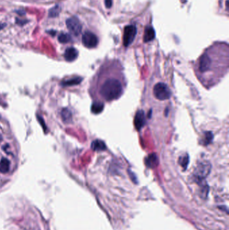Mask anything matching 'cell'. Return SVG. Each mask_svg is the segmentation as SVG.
<instances>
[{
    "mask_svg": "<svg viewBox=\"0 0 229 230\" xmlns=\"http://www.w3.org/2000/svg\"><path fill=\"white\" fill-rule=\"evenodd\" d=\"M99 91L101 97L108 102L117 100L123 92L122 81L116 77H107L100 85Z\"/></svg>",
    "mask_w": 229,
    "mask_h": 230,
    "instance_id": "cell-1",
    "label": "cell"
},
{
    "mask_svg": "<svg viewBox=\"0 0 229 230\" xmlns=\"http://www.w3.org/2000/svg\"><path fill=\"white\" fill-rule=\"evenodd\" d=\"M155 97L159 100H168L171 97V91L169 87L164 83H158L153 88Z\"/></svg>",
    "mask_w": 229,
    "mask_h": 230,
    "instance_id": "cell-2",
    "label": "cell"
},
{
    "mask_svg": "<svg viewBox=\"0 0 229 230\" xmlns=\"http://www.w3.org/2000/svg\"><path fill=\"white\" fill-rule=\"evenodd\" d=\"M211 165L208 162H201L198 165L194 171V176L197 180L202 181L206 177L210 172Z\"/></svg>",
    "mask_w": 229,
    "mask_h": 230,
    "instance_id": "cell-3",
    "label": "cell"
},
{
    "mask_svg": "<svg viewBox=\"0 0 229 230\" xmlns=\"http://www.w3.org/2000/svg\"><path fill=\"white\" fill-rule=\"evenodd\" d=\"M136 28L134 25H128L125 28L123 35V43L125 47H129L133 42L136 35Z\"/></svg>",
    "mask_w": 229,
    "mask_h": 230,
    "instance_id": "cell-4",
    "label": "cell"
},
{
    "mask_svg": "<svg viewBox=\"0 0 229 230\" xmlns=\"http://www.w3.org/2000/svg\"><path fill=\"white\" fill-rule=\"evenodd\" d=\"M82 43L85 47L92 49L98 45V39L97 36L91 32L86 31L82 36Z\"/></svg>",
    "mask_w": 229,
    "mask_h": 230,
    "instance_id": "cell-5",
    "label": "cell"
},
{
    "mask_svg": "<svg viewBox=\"0 0 229 230\" xmlns=\"http://www.w3.org/2000/svg\"><path fill=\"white\" fill-rule=\"evenodd\" d=\"M66 24L68 30L75 36H78L80 34L82 26L79 20L75 17H72L69 18L66 21Z\"/></svg>",
    "mask_w": 229,
    "mask_h": 230,
    "instance_id": "cell-6",
    "label": "cell"
},
{
    "mask_svg": "<svg viewBox=\"0 0 229 230\" xmlns=\"http://www.w3.org/2000/svg\"><path fill=\"white\" fill-rule=\"evenodd\" d=\"M135 126L136 130L140 131L143 127L145 125V113L142 110H138L136 112L135 117Z\"/></svg>",
    "mask_w": 229,
    "mask_h": 230,
    "instance_id": "cell-7",
    "label": "cell"
},
{
    "mask_svg": "<svg viewBox=\"0 0 229 230\" xmlns=\"http://www.w3.org/2000/svg\"><path fill=\"white\" fill-rule=\"evenodd\" d=\"M64 57L66 61H73L78 57V51L74 47H69L65 50Z\"/></svg>",
    "mask_w": 229,
    "mask_h": 230,
    "instance_id": "cell-8",
    "label": "cell"
},
{
    "mask_svg": "<svg viewBox=\"0 0 229 230\" xmlns=\"http://www.w3.org/2000/svg\"><path fill=\"white\" fill-rule=\"evenodd\" d=\"M159 164V159L157 155L155 154H151L149 155L145 159V164L146 166L153 168L157 166Z\"/></svg>",
    "mask_w": 229,
    "mask_h": 230,
    "instance_id": "cell-9",
    "label": "cell"
},
{
    "mask_svg": "<svg viewBox=\"0 0 229 230\" xmlns=\"http://www.w3.org/2000/svg\"><path fill=\"white\" fill-rule=\"evenodd\" d=\"M155 37V32L152 27L147 26L145 30L144 41L145 43L150 42L153 40Z\"/></svg>",
    "mask_w": 229,
    "mask_h": 230,
    "instance_id": "cell-10",
    "label": "cell"
},
{
    "mask_svg": "<svg viewBox=\"0 0 229 230\" xmlns=\"http://www.w3.org/2000/svg\"><path fill=\"white\" fill-rule=\"evenodd\" d=\"M91 149L94 151H104L106 149V145L102 140H95L91 144Z\"/></svg>",
    "mask_w": 229,
    "mask_h": 230,
    "instance_id": "cell-11",
    "label": "cell"
},
{
    "mask_svg": "<svg viewBox=\"0 0 229 230\" xmlns=\"http://www.w3.org/2000/svg\"><path fill=\"white\" fill-rule=\"evenodd\" d=\"M10 167V162L6 158H3L0 161V172L6 174L9 172Z\"/></svg>",
    "mask_w": 229,
    "mask_h": 230,
    "instance_id": "cell-12",
    "label": "cell"
},
{
    "mask_svg": "<svg viewBox=\"0 0 229 230\" xmlns=\"http://www.w3.org/2000/svg\"><path fill=\"white\" fill-rule=\"evenodd\" d=\"M82 79L79 77H77L74 78H71L70 80H65L61 83V85L63 86H75L79 84Z\"/></svg>",
    "mask_w": 229,
    "mask_h": 230,
    "instance_id": "cell-13",
    "label": "cell"
},
{
    "mask_svg": "<svg viewBox=\"0 0 229 230\" xmlns=\"http://www.w3.org/2000/svg\"><path fill=\"white\" fill-rule=\"evenodd\" d=\"M104 107V105L102 102H100L99 101H96L91 106V112L94 114H99L102 112Z\"/></svg>",
    "mask_w": 229,
    "mask_h": 230,
    "instance_id": "cell-14",
    "label": "cell"
},
{
    "mask_svg": "<svg viewBox=\"0 0 229 230\" xmlns=\"http://www.w3.org/2000/svg\"><path fill=\"white\" fill-rule=\"evenodd\" d=\"M61 117L64 123H70L72 119V114L68 108H63L61 111Z\"/></svg>",
    "mask_w": 229,
    "mask_h": 230,
    "instance_id": "cell-15",
    "label": "cell"
},
{
    "mask_svg": "<svg viewBox=\"0 0 229 230\" xmlns=\"http://www.w3.org/2000/svg\"><path fill=\"white\" fill-rule=\"evenodd\" d=\"M213 139V135L211 132H206L201 139V144L204 145L210 144Z\"/></svg>",
    "mask_w": 229,
    "mask_h": 230,
    "instance_id": "cell-16",
    "label": "cell"
},
{
    "mask_svg": "<svg viewBox=\"0 0 229 230\" xmlns=\"http://www.w3.org/2000/svg\"><path fill=\"white\" fill-rule=\"evenodd\" d=\"M58 40L61 43H67L71 40V37L69 34L67 33H61L59 36Z\"/></svg>",
    "mask_w": 229,
    "mask_h": 230,
    "instance_id": "cell-17",
    "label": "cell"
},
{
    "mask_svg": "<svg viewBox=\"0 0 229 230\" xmlns=\"http://www.w3.org/2000/svg\"><path fill=\"white\" fill-rule=\"evenodd\" d=\"M60 12H61V7L59 5H57L54 7H53V8L50 9V10H49L48 14L50 17H52V18L57 17L59 13H60Z\"/></svg>",
    "mask_w": 229,
    "mask_h": 230,
    "instance_id": "cell-18",
    "label": "cell"
},
{
    "mask_svg": "<svg viewBox=\"0 0 229 230\" xmlns=\"http://www.w3.org/2000/svg\"><path fill=\"white\" fill-rule=\"evenodd\" d=\"M180 164L184 169L187 168V165L189 164V156L187 155H185L184 157H181L180 158Z\"/></svg>",
    "mask_w": 229,
    "mask_h": 230,
    "instance_id": "cell-19",
    "label": "cell"
},
{
    "mask_svg": "<svg viewBox=\"0 0 229 230\" xmlns=\"http://www.w3.org/2000/svg\"><path fill=\"white\" fill-rule=\"evenodd\" d=\"M38 121H39V122H40V125H42V127H43V128L44 131H47V127H46V125H45V123H44V121H43V119L42 118H41V117H38Z\"/></svg>",
    "mask_w": 229,
    "mask_h": 230,
    "instance_id": "cell-20",
    "label": "cell"
},
{
    "mask_svg": "<svg viewBox=\"0 0 229 230\" xmlns=\"http://www.w3.org/2000/svg\"><path fill=\"white\" fill-rule=\"evenodd\" d=\"M112 5V0H105V6L107 8H110Z\"/></svg>",
    "mask_w": 229,
    "mask_h": 230,
    "instance_id": "cell-21",
    "label": "cell"
},
{
    "mask_svg": "<svg viewBox=\"0 0 229 230\" xmlns=\"http://www.w3.org/2000/svg\"><path fill=\"white\" fill-rule=\"evenodd\" d=\"M6 26V24H4V23L0 22V30H2V29H3V28H5V26Z\"/></svg>",
    "mask_w": 229,
    "mask_h": 230,
    "instance_id": "cell-22",
    "label": "cell"
},
{
    "mask_svg": "<svg viewBox=\"0 0 229 230\" xmlns=\"http://www.w3.org/2000/svg\"><path fill=\"white\" fill-rule=\"evenodd\" d=\"M2 139V137H0V140H1Z\"/></svg>",
    "mask_w": 229,
    "mask_h": 230,
    "instance_id": "cell-23",
    "label": "cell"
}]
</instances>
